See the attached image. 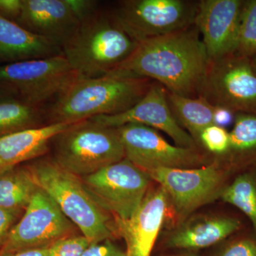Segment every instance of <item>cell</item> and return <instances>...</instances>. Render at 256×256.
<instances>
[{
    "mask_svg": "<svg viewBox=\"0 0 256 256\" xmlns=\"http://www.w3.org/2000/svg\"><path fill=\"white\" fill-rule=\"evenodd\" d=\"M200 36L194 24L140 42L132 54L108 74L150 79L172 94L198 98L210 64Z\"/></svg>",
    "mask_w": 256,
    "mask_h": 256,
    "instance_id": "obj_1",
    "label": "cell"
},
{
    "mask_svg": "<svg viewBox=\"0 0 256 256\" xmlns=\"http://www.w3.org/2000/svg\"><path fill=\"white\" fill-rule=\"evenodd\" d=\"M153 80L108 74L78 78L56 98L48 110L50 124H76L126 112L144 97Z\"/></svg>",
    "mask_w": 256,
    "mask_h": 256,
    "instance_id": "obj_2",
    "label": "cell"
},
{
    "mask_svg": "<svg viewBox=\"0 0 256 256\" xmlns=\"http://www.w3.org/2000/svg\"><path fill=\"white\" fill-rule=\"evenodd\" d=\"M138 44L112 15L97 11L79 23L62 50L79 78H96L111 73Z\"/></svg>",
    "mask_w": 256,
    "mask_h": 256,
    "instance_id": "obj_3",
    "label": "cell"
},
{
    "mask_svg": "<svg viewBox=\"0 0 256 256\" xmlns=\"http://www.w3.org/2000/svg\"><path fill=\"white\" fill-rule=\"evenodd\" d=\"M28 168L37 186L55 202L90 244L114 236L116 230L108 212L88 191L82 178L64 169L54 160H40Z\"/></svg>",
    "mask_w": 256,
    "mask_h": 256,
    "instance_id": "obj_4",
    "label": "cell"
},
{
    "mask_svg": "<svg viewBox=\"0 0 256 256\" xmlns=\"http://www.w3.org/2000/svg\"><path fill=\"white\" fill-rule=\"evenodd\" d=\"M53 140L54 160L80 178L126 158L117 128L90 119L72 124Z\"/></svg>",
    "mask_w": 256,
    "mask_h": 256,
    "instance_id": "obj_5",
    "label": "cell"
},
{
    "mask_svg": "<svg viewBox=\"0 0 256 256\" xmlns=\"http://www.w3.org/2000/svg\"><path fill=\"white\" fill-rule=\"evenodd\" d=\"M78 78L63 54L0 65V86L35 107L56 98Z\"/></svg>",
    "mask_w": 256,
    "mask_h": 256,
    "instance_id": "obj_6",
    "label": "cell"
},
{
    "mask_svg": "<svg viewBox=\"0 0 256 256\" xmlns=\"http://www.w3.org/2000/svg\"><path fill=\"white\" fill-rule=\"evenodd\" d=\"M198 2L126 0L112 16L132 40L140 42L181 31L194 24Z\"/></svg>",
    "mask_w": 256,
    "mask_h": 256,
    "instance_id": "obj_7",
    "label": "cell"
},
{
    "mask_svg": "<svg viewBox=\"0 0 256 256\" xmlns=\"http://www.w3.org/2000/svg\"><path fill=\"white\" fill-rule=\"evenodd\" d=\"M82 180L104 210L114 215L116 220H126L146 196L152 178L124 158Z\"/></svg>",
    "mask_w": 256,
    "mask_h": 256,
    "instance_id": "obj_8",
    "label": "cell"
},
{
    "mask_svg": "<svg viewBox=\"0 0 256 256\" xmlns=\"http://www.w3.org/2000/svg\"><path fill=\"white\" fill-rule=\"evenodd\" d=\"M200 97L214 106L256 114V74L250 57L235 53L210 60Z\"/></svg>",
    "mask_w": 256,
    "mask_h": 256,
    "instance_id": "obj_9",
    "label": "cell"
},
{
    "mask_svg": "<svg viewBox=\"0 0 256 256\" xmlns=\"http://www.w3.org/2000/svg\"><path fill=\"white\" fill-rule=\"evenodd\" d=\"M75 227L48 194L38 188L21 220L10 230L0 254L50 247L74 236Z\"/></svg>",
    "mask_w": 256,
    "mask_h": 256,
    "instance_id": "obj_10",
    "label": "cell"
},
{
    "mask_svg": "<svg viewBox=\"0 0 256 256\" xmlns=\"http://www.w3.org/2000/svg\"><path fill=\"white\" fill-rule=\"evenodd\" d=\"M146 173L164 190L181 218L220 197L224 188V172L216 164L186 169L158 168Z\"/></svg>",
    "mask_w": 256,
    "mask_h": 256,
    "instance_id": "obj_11",
    "label": "cell"
},
{
    "mask_svg": "<svg viewBox=\"0 0 256 256\" xmlns=\"http://www.w3.org/2000/svg\"><path fill=\"white\" fill-rule=\"evenodd\" d=\"M126 158L148 172L158 168H195L205 158L198 150L172 146L158 130L138 124L118 128Z\"/></svg>",
    "mask_w": 256,
    "mask_h": 256,
    "instance_id": "obj_12",
    "label": "cell"
},
{
    "mask_svg": "<svg viewBox=\"0 0 256 256\" xmlns=\"http://www.w3.org/2000/svg\"><path fill=\"white\" fill-rule=\"evenodd\" d=\"M90 120L112 128L129 124H143L166 133L176 146L198 150L194 140L175 118L168 104L166 88L159 82H152L144 97L126 112L114 116H98Z\"/></svg>",
    "mask_w": 256,
    "mask_h": 256,
    "instance_id": "obj_13",
    "label": "cell"
},
{
    "mask_svg": "<svg viewBox=\"0 0 256 256\" xmlns=\"http://www.w3.org/2000/svg\"><path fill=\"white\" fill-rule=\"evenodd\" d=\"M244 3L242 0L198 2L194 25L210 60L236 52Z\"/></svg>",
    "mask_w": 256,
    "mask_h": 256,
    "instance_id": "obj_14",
    "label": "cell"
},
{
    "mask_svg": "<svg viewBox=\"0 0 256 256\" xmlns=\"http://www.w3.org/2000/svg\"><path fill=\"white\" fill-rule=\"evenodd\" d=\"M168 198L160 186L148 192L126 220H116V232L126 244V256H150L168 210Z\"/></svg>",
    "mask_w": 256,
    "mask_h": 256,
    "instance_id": "obj_15",
    "label": "cell"
},
{
    "mask_svg": "<svg viewBox=\"0 0 256 256\" xmlns=\"http://www.w3.org/2000/svg\"><path fill=\"white\" fill-rule=\"evenodd\" d=\"M16 23L62 48L80 22L66 0H23L22 12Z\"/></svg>",
    "mask_w": 256,
    "mask_h": 256,
    "instance_id": "obj_16",
    "label": "cell"
},
{
    "mask_svg": "<svg viewBox=\"0 0 256 256\" xmlns=\"http://www.w3.org/2000/svg\"><path fill=\"white\" fill-rule=\"evenodd\" d=\"M72 124H50L0 138V172L44 154L50 140Z\"/></svg>",
    "mask_w": 256,
    "mask_h": 256,
    "instance_id": "obj_17",
    "label": "cell"
},
{
    "mask_svg": "<svg viewBox=\"0 0 256 256\" xmlns=\"http://www.w3.org/2000/svg\"><path fill=\"white\" fill-rule=\"evenodd\" d=\"M62 54L54 42L0 16V64L47 58Z\"/></svg>",
    "mask_w": 256,
    "mask_h": 256,
    "instance_id": "obj_18",
    "label": "cell"
},
{
    "mask_svg": "<svg viewBox=\"0 0 256 256\" xmlns=\"http://www.w3.org/2000/svg\"><path fill=\"white\" fill-rule=\"evenodd\" d=\"M240 220L232 217H208L195 220L180 227L166 240L173 248L196 250L218 244L235 233Z\"/></svg>",
    "mask_w": 256,
    "mask_h": 256,
    "instance_id": "obj_19",
    "label": "cell"
},
{
    "mask_svg": "<svg viewBox=\"0 0 256 256\" xmlns=\"http://www.w3.org/2000/svg\"><path fill=\"white\" fill-rule=\"evenodd\" d=\"M38 186L28 166L0 172V207L18 216L24 212Z\"/></svg>",
    "mask_w": 256,
    "mask_h": 256,
    "instance_id": "obj_20",
    "label": "cell"
},
{
    "mask_svg": "<svg viewBox=\"0 0 256 256\" xmlns=\"http://www.w3.org/2000/svg\"><path fill=\"white\" fill-rule=\"evenodd\" d=\"M168 104L178 124L188 130L198 144L200 136L208 126L214 124V106L202 97L192 98L166 90Z\"/></svg>",
    "mask_w": 256,
    "mask_h": 256,
    "instance_id": "obj_21",
    "label": "cell"
},
{
    "mask_svg": "<svg viewBox=\"0 0 256 256\" xmlns=\"http://www.w3.org/2000/svg\"><path fill=\"white\" fill-rule=\"evenodd\" d=\"M40 108L16 98L0 101V138L24 130L42 127Z\"/></svg>",
    "mask_w": 256,
    "mask_h": 256,
    "instance_id": "obj_22",
    "label": "cell"
},
{
    "mask_svg": "<svg viewBox=\"0 0 256 256\" xmlns=\"http://www.w3.org/2000/svg\"><path fill=\"white\" fill-rule=\"evenodd\" d=\"M230 134L228 154L235 161L256 160V114L237 112Z\"/></svg>",
    "mask_w": 256,
    "mask_h": 256,
    "instance_id": "obj_23",
    "label": "cell"
},
{
    "mask_svg": "<svg viewBox=\"0 0 256 256\" xmlns=\"http://www.w3.org/2000/svg\"><path fill=\"white\" fill-rule=\"evenodd\" d=\"M226 203L242 210L252 222L256 232V172H248L238 175L225 186L220 195Z\"/></svg>",
    "mask_w": 256,
    "mask_h": 256,
    "instance_id": "obj_24",
    "label": "cell"
},
{
    "mask_svg": "<svg viewBox=\"0 0 256 256\" xmlns=\"http://www.w3.org/2000/svg\"><path fill=\"white\" fill-rule=\"evenodd\" d=\"M236 54L248 57L256 54V0L244 1Z\"/></svg>",
    "mask_w": 256,
    "mask_h": 256,
    "instance_id": "obj_25",
    "label": "cell"
},
{
    "mask_svg": "<svg viewBox=\"0 0 256 256\" xmlns=\"http://www.w3.org/2000/svg\"><path fill=\"white\" fill-rule=\"evenodd\" d=\"M198 144L217 156H226L230 148V134L226 128L212 124L200 136Z\"/></svg>",
    "mask_w": 256,
    "mask_h": 256,
    "instance_id": "obj_26",
    "label": "cell"
},
{
    "mask_svg": "<svg viewBox=\"0 0 256 256\" xmlns=\"http://www.w3.org/2000/svg\"><path fill=\"white\" fill-rule=\"evenodd\" d=\"M90 244L84 236L66 237L50 245L47 256H80Z\"/></svg>",
    "mask_w": 256,
    "mask_h": 256,
    "instance_id": "obj_27",
    "label": "cell"
},
{
    "mask_svg": "<svg viewBox=\"0 0 256 256\" xmlns=\"http://www.w3.org/2000/svg\"><path fill=\"white\" fill-rule=\"evenodd\" d=\"M217 256H256V235L236 239L226 246Z\"/></svg>",
    "mask_w": 256,
    "mask_h": 256,
    "instance_id": "obj_28",
    "label": "cell"
},
{
    "mask_svg": "<svg viewBox=\"0 0 256 256\" xmlns=\"http://www.w3.org/2000/svg\"><path fill=\"white\" fill-rule=\"evenodd\" d=\"M80 256H126L110 239L90 244Z\"/></svg>",
    "mask_w": 256,
    "mask_h": 256,
    "instance_id": "obj_29",
    "label": "cell"
},
{
    "mask_svg": "<svg viewBox=\"0 0 256 256\" xmlns=\"http://www.w3.org/2000/svg\"><path fill=\"white\" fill-rule=\"evenodd\" d=\"M79 22L97 12V2L92 0H66Z\"/></svg>",
    "mask_w": 256,
    "mask_h": 256,
    "instance_id": "obj_30",
    "label": "cell"
},
{
    "mask_svg": "<svg viewBox=\"0 0 256 256\" xmlns=\"http://www.w3.org/2000/svg\"><path fill=\"white\" fill-rule=\"evenodd\" d=\"M23 10V0H0V16L18 22Z\"/></svg>",
    "mask_w": 256,
    "mask_h": 256,
    "instance_id": "obj_31",
    "label": "cell"
},
{
    "mask_svg": "<svg viewBox=\"0 0 256 256\" xmlns=\"http://www.w3.org/2000/svg\"><path fill=\"white\" fill-rule=\"evenodd\" d=\"M18 216L0 207V250L3 247Z\"/></svg>",
    "mask_w": 256,
    "mask_h": 256,
    "instance_id": "obj_32",
    "label": "cell"
},
{
    "mask_svg": "<svg viewBox=\"0 0 256 256\" xmlns=\"http://www.w3.org/2000/svg\"><path fill=\"white\" fill-rule=\"evenodd\" d=\"M237 112L223 106H214V124L226 128L233 124Z\"/></svg>",
    "mask_w": 256,
    "mask_h": 256,
    "instance_id": "obj_33",
    "label": "cell"
},
{
    "mask_svg": "<svg viewBox=\"0 0 256 256\" xmlns=\"http://www.w3.org/2000/svg\"><path fill=\"white\" fill-rule=\"evenodd\" d=\"M48 247L26 249L18 252H2L0 256H47Z\"/></svg>",
    "mask_w": 256,
    "mask_h": 256,
    "instance_id": "obj_34",
    "label": "cell"
},
{
    "mask_svg": "<svg viewBox=\"0 0 256 256\" xmlns=\"http://www.w3.org/2000/svg\"><path fill=\"white\" fill-rule=\"evenodd\" d=\"M14 98L13 96L6 89L0 86V101L6 100V99Z\"/></svg>",
    "mask_w": 256,
    "mask_h": 256,
    "instance_id": "obj_35",
    "label": "cell"
},
{
    "mask_svg": "<svg viewBox=\"0 0 256 256\" xmlns=\"http://www.w3.org/2000/svg\"><path fill=\"white\" fill-rule=\"evenodd\" d=\"M250 58V62H252V68H254V70H255L256 74V54L252 56Z\"/></svg>",
    "mask_w": 256,
    "mask_h": 256,
    "instance_id": "obj_36",
    "label": "cell"
},
{
    "mask_svg": "<svg viewBox=\"0 0 256 256\" xmlns=\"http://www.w3.org/2000/svg\"><path fill=\"white\" fill-rule=\"evenodd\" d=\"M188 256V255H181V256Z\"/></svg>",
    "mask_w": 256,
    "mask_h": 256,
    "instance_id": "obj_37",
    "label": "cell"
}]
</instances>
